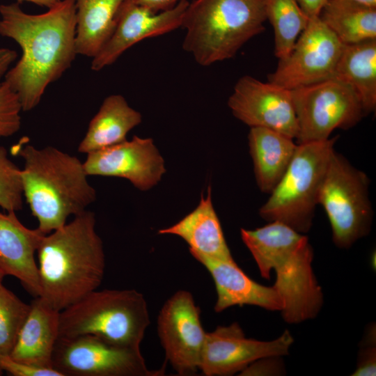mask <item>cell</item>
Wrapping results in <instances>:
<instances>
[{
	"instance_id": "obj_30",
	"label": "cell",
	"mask_w": 376,
	"mask_h": 376,
	"mask_svg": "<svg viewBox=\"0 0 376 376\" xmlns=\"http://www.w3.org/2000/svg\"><path fill=\"white\" fill-rule=\"evenodd\" d=\"M376 333L375 324L369 326L361 340L358 361L352 376H370L376 374Z\"/></svg>"
},
{
	"instance_id": "obj_20",
	"label": "cell",
	"mask_w": 376,
	"mask_h": 376,
	"mask_svg": "<svg viewBox=\"0 0 376 376\" xmlns=\"http://www.w3.org/2000/svg\"><path fill=\"white\" fill-rule=\"evenodd\" d=\"M209 186L206 197L201 195L198 206L174 225L160 229L159 234L175 235L183 239L189 251L222 260H234L226 241L212 201Z\"/></svg>"
},
{
	"instance_id": "obj_17",
	"label": "cell",
	"mask_w": 376,
	"mask_h": 376,
	"mask_svg": "<svg viewBox=\"0 0 376 376\" xmlns=\"http://www.w3.org/2000/svg\"><path fill=\"white\" fill-rule=\"evenodd\" d=\"M209 272L214 282L217 301L214 311L220 313L234 306L251 305L271 311H281L283 299L273 287L263 285L249 277L234 260L210 258L189 251Z\"/></svg>"
},
{
	"instance_id": "obj_38",
	"label": "cell",
	"mask_w": 376,
	"mask_h": 376,
	"mask_svg": "<svg viewBox=\"0 0 376 376\" xmlns=\"http://www.w3.org/2000/svg\"><path fill=\"white\" fill-rule=\"evenodd\" d=\"M5 276H6V274H5L4 272L3 271L1 267H0V284L2 283V281H3Z\"/></svg>"
},
{
	"instance_id": "obj_29",
	"label": "cell",
	"mask_w": 376,
	"mask_h": 376,
	"mask_svg": "<svg viewBox=\"0 0 376 376\" xmlns=\"http://www.w3.org/2000/svg\"><path fill=\"white\" fill-rule=\"evenodd\" d=\"M22 111L18 96L3 80L0 86V137L10 136L19 130Z\"/></svg>"
},
{
	"instance_id": "obj_13",
	"label": "cell",
	"mask_w": 376,
	"mask_h": 376,
	"mask_svg": "<svg viewBox=\"0 0 376 376\" xmlns=\"http://www.w3.org/2000/svg\"><path fill=\"white\" fill-rule=\"evenodd\" d=\"M294 338L288 330L272 340L248 338L237 322L206 332L199 370L206 376H228L266 357L289 354Z\"/></svg>"
},
{
	"instance_id": "obj_3",
	"label": "cell",
	"mask_w": 376,
	"mask_h": 376,
	"mask_svg": "<svg viewBox=\"0 0 376 376\" xmlns=\"http://www.w3.org/2000/svg\"><path fill=\"white\" fill-rule=\"evenodd\" d=\"M240 235L258 267L261 276L276 273L273 287L281 295L282 318L288 324H299L316 318L324 296L313 272V250L305 234L286 224L271 221Z\"/></svg>"
},
{
	"instance_id": "obj_14",
	"label": "cell",
	"mask_w": 376,
	"mask_h": 376,
	"mask_svg": "<svg viewBox=\"0 0 376 376\" xmlns=\"http://www.w3.org/2000/svg\"><path fill=\"white\" fill-rule=\"evenodd\" d=\"M233 116L250 127H264L296 139L297 117L291 90L244 75L228 100Z\"/></svg>"
},
{
	"instance_id": "obj_18",
	"label": "cell",
	"mask_w": 376,
	"mask_h": 376,
	"mask_svg": "<svg viewBox=\"0 0 376 376\" xmlns=\"http://www.w3.org/2000/svg\"><path fill=\"white\" fill-rule=\"evenodd\" d=\"M45 235L38 228L24 226L15 212H0V267L34 297L40 295L35 255Z\"/></svg>"
},
{
	"instance_id": "obj_36",
	"label": "cell",
	"mask_w": 376,
	"mask_h": 376,
	"mask_svg": "<svg viewBox=\"0 0 376 376\" xmlns=\"http://www.w3.org/2000/svg\"><path fill=\"white\" fill-rule=\"evenodd\" d=\"M61 0H17L18 3H21L23 1H26L29 3H33L40 6H44L47 8H49L54 6L56 3L59 2Z\"/></svg>"
},
{
	"instance_id": "obj_28",
	"label": "cell",
	"mask_w": 376,
	"mask_h": 376,
	"mask_svg": "<svg viewBox=\"0 0 376 376\" xmlns=\"http://www.w3.org/2000/svg\"><path fill=\"white\" fill-rule=\"evenodd\" d=\"M21 169L8 157L0 146V207L7 212H17L23 206Z\"/></svg>"
},
{
	"instance_id": "obj_12",
	"label": "cell",
	"mask_w": 376,
	"mask_h": 376,
	"mask_svg": "<svg viewBox=\"0 0 376 376\" xmlns=\"http://www.w3.org/2000/svg\"><path fill=\"white\" fill-rule=\"evenodd\" d=\"M157 333L166 361L178 375L199 370L206 332L190 292L178 290L166 300L157 318Z\"/></svg>"
},
{
	"instance_id": "obj_23",
	"label": "cell",
	"mask_w": 376,
	"mask_h": 376,
	"mask_svg": "<svg viewBox=\"0 0 376 376\" xmlns=\"http://www.w3.org/2000/svg\"><path fill=\"white\" fill-rule=\"evenodd\" d=\"M77 54L94 58L112 36L125 0H75Z\"/></svg>"
},
{
	"instance_id": "obj_8",
	"label": "cell",
	"mask_w": 376,
	"mask_h": 376,
	"mask_svg": "<svg viewBox=\"0 0 376 376\" xmlns=\"http://www.w3.org/2000/svg\"><path fill=\"white\" fill-rule=\"evenodd\" d=\"M370 180L335 150L318 195V205L324 208L338 248L347 249L370 231L373 210L369 198Z\"/></svg>"
},
{
	"instance_id": "obj_22",
	"label": "cell",
	"mask_w": 376,
	"mask_h": 376,
	"mask_svg": "<svg viewBox=\"0 0 376 376\" xmlns=\"http://www.w3.org/2000/svg\"><path fill=\"white\" fill-rule=\"evenodd\" d=\"M141 120V113L131 107L123 95H111L91 119L78 151L87 155L121 143Z\"/></svg>"
},
{
	"instance_id": "obj_25",
	"label": "cell",
	"mask_w": 376,
	"mask_h": 376,
	"mask_svg": "<svg viewBox=\"0 0 376 376\" xmlns=\"http://www.w3.org/2000/svg\"><path fill=\"white\" fill-rule=\"evenodd\" d=\"M318 17L343 45L376 39V8L352 0H327Z\"/></svg>"
},
{
	"instance_id": "obj_24",
	"label": "cell",
	"mask_w": 376,
	"mask_h": 376,
	"mask_svg": "<svg viewBox=\"0 0 376 376\" xmlns=\"http://www.w3.org/2000/svg\"><path fill=\"white\" fill-rule=\"evenodd\" d=\"M359 97L365 116L376 108V39L344 45L334 75Z\"/></svg>"
},
{
	"instance_id": "obj_7",
	"label": "cell",
	"mask_w": 376,
	"mask_h": 376,
	"mask_svg": "<svg viewBox=\"0 0 376 376\" xmlns=\"http://www.w3.org/2000/svg\"><path fill=\"white\" fill-rule=\"evenodd\" d=\"M338 138L297 143L284 175L259 210L263 219L283 223L302 234L310 230L319 189Z\"/></svg>"
},
{
	"instance_id": "obj_6",
	"label": "cell",
	"mask_w": 376,
	"mask_h": 376,
	"mask_svg": "<svg viewBox=\"0 0 376 376\" xmlns=\"http://www.w3.org/2000/svg\"><path fill=\"white\" fill-rule=\"evenodd\" d=\"M149 324L143 294L134 289H96L60 311L59 337L89 334L140 350Z\"/></svg>"
},
{
	"instance_id": "obj_19",
	"label": "cell",
	"mask_w": 376,
	"mask_h": 376,
	"mask_svg": "<svg viewBox=\"0 0 376 376\" xmlns=\"http://www.w3.org/2000/svg\"><path fill=\"white\" fill-rule=\"evenodd\" d=\"M30 305L10 356L30 366L52 368V355L59 337L60 311L40 297Z\"/></svg>"
},
{
	"instance_id": "obj_21",
	"label": "cell",
	"mask_w": 376,
	"mask_h": 376,
	"mask_svg": "<svg viewBox=\"0 0 376 376\" xmlns=\"http://www.w3.org/2000/svg\"><path fill=\"white\" fill-rule=\"evenodd\" d=\"M248 140L257 185L269 194L287 170L297 144L292 138L264 127H250Z\"/></svg>"
},
{
	"instance_id": "obj_37",
	"label": "cell",
	"mask_w": 376,
	"mask_h": 376,
	"mask_svg": "<svg viewBox=\"0 0 376 376\" xmlns=\"http://www.w3.org/2000/svg\"><path fill=\"white\" fill-rule=\"evenodd\" d=\"M352 1H356L357 3H359L368 6L376 8V0H352Z\"/></svg>"
},
{
	"instance_id": "obj_11",
	"label": "cell",
	"mask_w": 376,
	"mask_h": 376,
	"mask_svg": "<svg viewBox=\"0 0 376 376\" xmlns=\"http://www.w3.org/2000/svg\"><path fill=\"white\" fill-rule=\"evenodd\" d=\"M343 45L318 16L309 17L292 51L267 76L268 81L293 90L333 78Z\"/></svg>"
},
{
	"instance_id": "obj_9",
	"label": "cell",
	"mask_w": 376,
	"mask_h": 376,
	"mask_svg": "<svg viewBox=\"0 0 376 376\" xmlns=\"http://www.w3.org/2000/svg\"><path fill=\"white\" fill-rule=\"evenodd\" d=\"M291 93L298 144L327 140L334 130L350 129L365 116L354 90L335 78L291 90Z\"/></svg>"
},
{
	"instance_id": "obj_16",
	"label": "cell",
	"mask_w": 376,
	"mask_h": 376,
	"mask_svg": "<svg viewBox=\"0 0 376 376\" xmlns=\"http://www.w3.org/2000/svg\"><path fill=\"white\" fill-rule=\"evenodd\" d=\"M189 3L183 1L171 9L154 13L125 0L112 36L102 50L92 58L91 69L101 70L116 62L126 50L140 41L181 27Z\"/></svg>"
},
{
	"instance_id": "obj_15",
	"label": "cell",
	"mask_w": 376,
	"mask_h": 376,
	"mask_svg": "<svg viewBox=\"0 0 376 376\" xmlns=\"http://www.w3.org/2000/svg\"><path fill=\"white\" fill-rule=\"evenodd\" d=\"M84 166L88 176L124 178L141 191L152 188L166 173L164 160L153 140L137 136L87 154Z\"/></svg>"
},
{
	"instance_id": "obj_33",
	"label": "cell",
	"mask_w": 376,
	"mask_h": 376,
	"mask_svg": "<svg viewBox=\"0 0 376 376\" xmlns=\"http://www.w3.org/2000/svg\"><path fill=\"white\" fill-rule=\"evenodd\" d=\"M137 5L143 6L154 13H159L173 8L178 3L188 0H130Z\"/></svg>"
},
{
	"instance_id": "obj_35",
	"label": "cell",
	"mask_w": 376,
	"mask_h": 376,
	"mask_svg": "<svg viewBox=\"0 0 376 376\" xmlns=\"http://www.w3.org/2000/svg\"><path fill=\"white\" fill-rule=\"evenodd\" d=\"M327 0H297L301 8L308 17L318 16Z\"/></svg>"
},
{
	"instance_id": "obj_5",
	"label": "cell",
	"mask_w": 376,
	"mask_h": 376,
	"mask_svg": "<svg viewBox=\"0 0 376 376\" xmlns=\"http://www.w3.org/2000/svg\"><path fill=\"white\" fill-rule=\"evenodd\" d=\"M266 20L265 0H193L181 24L182 48L202 66L230 59Z\"/></svg>"
},
{
	"instance_id": "obj_31",
	"label": "cell",
	"mask_w": 376,
	"mask_h": 376,
	"mask_svg": "<svg viewBox=\"0 0 376 376\" xmlns=\"http://www.w3.org/2000/svg\"><path fill=\"white\" fill-rule=\"evenodd\" d=\"M0 368L14 376H62L54 369L30 366L13 359L10 355L0 354Z\"/></svg>"
},
{
	"instance_id": "obj_26",
	"label": "cell",
	"mask_w": 376,
	"mask_h": 376,
	"mask_svg": "<svg viewBox=\"0 0 376 376\" xmlns=\"http://www.w3.org/2000/svg\"><path fill=\"white\" fill-rule=\"evenodd\" d=\"M266 18L274 33V54L280 60L292 51L309 17L297 0H265Z\"/></svg>"
},
{
	"instance_id": "obj_1",
	"label": "cell",
	"mask_w": 376,
	"mask_h": 376,
	"mask_svg": "<svg viewBox=\"0 0 376 376\" xmlns=\"http://www.w3.org/2000/svg\"><path fill=\"white\" fill-rule=\"evenodd\" d=\"M0 17V35L15 40L22 52L4 81L18 96L22 111H29L77 55L75 1L61 0L36 15L25 13L17 2L1 4Z\"/></svg>"
},
{
	"instance_id": "obj_39",
	"label": "cell",
	"mask_w": 376,
	"mask_h": 376,
	"mask_svg": "<svg viewBox=\"0 0 376 376\" xmlns=\"http://www.w3.org/2000/svg\"><path fill=\"white\" fill-rule=\"evenodd\" d=\"M3 370L0 368V375H3Z\"/></svg>"
},
{
	"instance_id": "obj_2",
	"label": "cell",
	"mask_w": 376,
	"mask_h": 376,
	"mask_svg": "<svg viewBox=\"0 0 376 376\" xmlns=\"http://www.w3.org/2000/svg\"><path fill=\"white\" fill-rule=\"evenodd\" d=\"M41 297L61 311L98 289L104 278L103 243L95 214L85 210L45 235L37 249Z\"/></svg>"
},
{
	"instance_id": "obj_32",
	"label": "cell",
	"mask_w": 376,
	"mask_h": 376,
	"mask_svg": "<svg viewBox=\"0 0 376 376\" xmlns=\"http://www.w3.org/2000/svg\"><path fill=\"white\" fill-rule=\"evenodd\" d=\"M282 357H266L250 363L240 375H283L285 366Z\"/></svg>"
},
{
	"instance_id": "obj_10",
	"label": "cell",
	"mask_w": 376,
	"mask_h": 376,
	"mask_svg": "<svg viewBox=\"0 0 376 376\" xmlns=\"http://www.w3.org/2000/svg\"><path fill=\"white\" fill-rule=\"evenodd\" d=\"M52 367L62 376H157L140 350L120 347L93 335L58 337Z\"/></svg>"
},
{
	"instance_id": "obj_4",
	"label": "cell",
	"mask_w": 376,
	"mask_h": 376,
	"mask_svg": "<svg viewBox=\"0 0 376 376\" xmlns=\"http://www.w3.org/2000/svg\"><path fill=\"white\" fill-rule=\"evenodd\" d=\"M26 140L11 151L23 159V196L38 228L47 235L65 225L70 216L86 210L96 200V191L78 157L52 146L38 148Z\"/></svg>"
},
{
	"instance_id": "obj_34",
	"label": "cell",
	"mask_w": 376,
	"mask_h": 376,
	"mask_svg": "<svg viewBox=\"0 0 376 376\" xmlns=\"http://www.w3.org/2000/svg\"><path fill=\"white\" fill-rule=\"evenodd\" d=\"M17 53L12 49L0 48V86L11 64L17 59Z\"/></svg>"
},
{
	"instance_id": "obj_27",
	"label": "cell",
	"mask_w": 376,
	"mask_h": 376,
	"mask_svg": "<svg viewBox=\"0 0 376 376\" xmlns=\"http://www.w3.org/2000/svg\"><path fill=\"white\" fill-rule=\"evenodd\" d=\"M30 308L0 284V354H10Z\"/></svg>"
}]
</instances>
